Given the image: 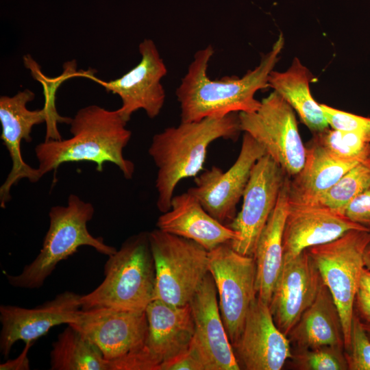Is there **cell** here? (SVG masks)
<instances>
[{
  "instance_id": "cell-28",
  "label": "cell",
  "mask_w": 370,
  "mask_h": 370,
  "mask_svg": "<svg viewBox=\"0 0 370 370\" xmlns=\"http://www.w3.org/2000/svg\"><path fill=\"white\" fill-rule=\"evenodd\" d=\"M369 186L370 162H360L343 175L317 203L343 214L347 204Z\"/></svg>"
},
{
  "instance_id": "cell-25",
  "label": "cell",
  "mask_w": 370,
  "mask_h": 370,
  "mask_svg": "<svg viewBox=\"0 0 370 370\" xmlns=\"http://www.w3.org/2000/svg\"><path fill=\"white\" fill-rule=\"evenodd\" d=\"M312 72L298 58L283 72L273 70L269 76V87L278 93L297 112L301 122L314 134L329 127L325 116L311 95Z\"/></svg>"
},
{
  "instance_id": "cell-33",
  "label": "cell",
  "mask_w": 370,
  "mask_h": 370,
  "mask_svg": "<svg viewBox=\"0 0 370 370\" xmlns=\"http://www.w3.org/2000/svg\"><path fill=\"white\" fill-rule=\"evenodd\" d=\"M343 214L352 221L370 230V186L347 204Z\"/></svg>"
},
{
  "instance_id": "cell-27",
  "label": "cell",
  "mask_w": 370,
  "mask_h": 370,
  "mask_svg": "<svg viewBox=\"0 0 370 370\" xmlns=\"http://www.w3.org/2000/svg\"><path fill=\"white\" fill-rule=\"evenodd\" d=\"M311 140L338 159L370 162V143L357 134L328 127L314 133Z\"/></svg>"
},
{
  "instance_id": "cell-20",
  "label": "cell",
  "mask_w": 370,
  "mask_h": 370,
  "mask_svg": "<svg viewBox=\"0 0 370 370\" xmlns=\"http://www.w3.org/2000/svg\"><path fill=\"white\" fill-rule=\"evenodd\" d=\"M145 314L148 330L145 352L153 370L179 356L189 347L195 334V323L189 304L174 306L153 299Z\"/></svg>"
},
{
  "instance_id": "cell-12",
  "label": "cell",
  "mask_w": 370,
  "mask_h": 370,
  "mask_svg": "<svg viewBox=\"0 0 370 370\" xmlns=\"http://www.w3.org/2000/svg\"><path fill=\"white\" fill-rule=\"evenodd\" d=\"M266 153L264 148L244 133L238 156L226 171L213 166L195 177L187 190L213 218L224 224L234 219L236 206L249 181L253 166ZM225 225V224H224Z\"/></svg>"
},
{
  "instance_id": "cell-30",
  "label": "cell",
  "mask_w": 370,
  "mask_h": 370,
  "mask_svg": "<svg viewBox=\"0 0 370 370\" xmlns=\"http://www.w3.org/2000/svg\"><path fill=\"white\" fill-rule=\"evenodd\" d=\"M348 370H370V338L354 312L349 349L345 351Z\"/></svg>"
},
{
  "instance_id": "cell-26",
  "label": "cell",
  "mask_w": 370,
  "mask_h": 370,
  "mask_svg": "<svg viewBox=\"0 0 370 370\" xmlns=\"http://www.w3.org/2000/svg\"><path fill=\"white\" fill-rule=\"evenodd\" d=\"M50 369L110 370V366L96 345L68 325L52 344Z\"/></svg>"
},
{
  "instance_id": "cell-11",
  "label": "cell",
  "mask_w": 370,
  "mask_h": 370,
  "mask_svg": "<svg viewBox=\"0 0 370 370\" xmlns=\"http://www.w3.org/2000/svg\"><path fill=\"white\" fill-rule=\"evenodd\" d=\"M286 174L268 154L252 168L243 195V204L228 226L238 234L230 243L241 254L253 256L260 235L274 210Z\"/></svg>"
},
{
  "instance_id": "cell-18",
  "label": "cell",
  "mask_w": 370,
  "mask_h": 370,
  "mask_svg": "<svg viewBox=\"0 0 370 370\" xmlns=\"http://www.w3.org/2000/svg\"><path fill=\"white\" fill-rule=\"evenodd\" d=\"M352 230H370L320 204L289 202L283 232V262Z\"/></svg>"
},
{
  "instance_id": "cell-7",
  "label": "cell",
  "mask_w": 370,
  "mask_h": 370,
  "mask_svg": "<svg viewBox=\"0 0 370 370\" xmlns=\"http://www.w3.org/2000/svg\"><path fill=\"white\" fill-rule=\"evenodd\" d=\"M369 244L370 230H352L332 241L306 249L338 308L345 351L350 344L355 299Z\"/></svg>"
},
{
  "instance_id": "cell-19",
  "label": "cell",
  "mask_w": 370,
  "mask_h": 370,
  "mask_svg": "<svg viewBox=\"0 0 370 370\" xmlns=\"http://www.w3.org/2000/svg\"><path fill=\"white\" fill-rule=\"evenodd\" d=\"M195 323L193 341L210 370H238L241 367L224 326L214 281L208 273L189 302Z\"/></svg>"
},
{
  "instance_id": "cell-21",
  "label": "cell",
  "mask_w": 370,
  "mask_h": 370,
  "mask_svg": "<svg viewBox=\"0 0 370 370\" xmlns=\"http://www.w3.org/2000/svg\"><path fill=\"white\" fill-rule=\"evenodd\" d=\"M158 229L192 240L208 251L236 241L238 233L213 218L188 191L173 197L170 209L156 222Z\"/></svg>"
},
{
  "instance_id": "cell-15",
  "label": "cell",
  "mask_w": 370,
  "mask_h": 370,
  "mask_svg": "<svg viewBox=\"0 0 370 370\" xmlns=\"http://www.w3.org/2000/svg\"><path fill=\"white\" fill-rule=\"evenodd\" d=\"M232 347L241 369L247 370H280L293 356L288 336L275 325L269 304L257 295Z\"/></svg>"
},
{
  "instance_id": "cell-14",
  "label": "cell",
  "mask_w": 370,
  "mask_h": 370,
  "mask_svg": "<svg viewBox=\"0 0 370 370\" xmlns=\"http://www.w3.org/2000/svg\"><path fill=\"white\" fill-rule=\"evenodd\" d=\"M35 98L34 92L29 89L18 91L14 96H1L0 122L2 127L1 138L12 160V168L5 182L0 187V206L4 208L11 199V188L22 179L31 182H38L42 176L38 168L27 164L21 155V142H32L31 133L34 126L51 123L47 110H30L27 105Z\"/></svg>"
},
{
  "instance_id": "cell-22",
  "label": "cell",
  "mask_w": 370,
  "mask_h": 370,
  "mask_svg": "<svg viewBox=\"0 0 370 370\" xmlns=\"http://www.w3.org/2000/svg\"><path fill=\"white\" fill-rule=\"evenodd\" d=\"M289 181L286 175L276 206L258 238L254 254L257 296L269 305L283 265V232L289 206Z\"/></svg>"
},
{
  "instance_id": "cell-5",
  "label": "cell",
  "mask_w": 370,
  "mask_h": 370,
  "mask_svg": "<svg viewBox=\"0 0 370 370\" xmlns=\"http://www.w3.org/2000/svg\"><path fill=\"white\" fill-rule=\"evenodd\" d=\"M95 213L92 204L75 194L68 197L66 206H56L49 212V227L42 249L35 259L17 275H6L9 284L16 288H40L58 264L75 253L82 246L94 248L97 252L110 256L115 247L106 245L101 237L93 236L87 223Z\"/></svg>"
},
{
  "instance_id": "cell-17",
  "label": "cell",
  "mask_w": 370,
  "mask_h": 370,
  "mask_svg": "<svg viewBox=\"0 0 370 370\" xmlns=\"http://www.w3.org/2000/svg\"><path fill=\"white\" fill-rule=\"evenodd\" d=\"M322 284L306 249L283 262L269 306L275 325L286 336L313 303Z\"/></svg>"
},
{
  "instance_id": "cell-34",
  "label": "cell",
  "mask_w": 370,
  "mask_h": 370,
  "mask_svg": "<svg viewBox=\"0 0 370 370\" xmlns=\"http://www.w3.org/2000/svg\"><path fill=\"white\" fill-rule=\"evenodd\" d=\"M33 342L25 343V346L21 353L14 359L8 360L0 365L1 370H28L29 362L27 358L28 351Z\"/></svg>"
},
{
  "instance_id": "cell-39",
  "label": "cell",
  "mask_w": 370,
  "mask_h": 370,
  "mask_svg": "<svg viewBox=\"0 0 370 370\" xmlns=\"http://www.w3.org/2000/svg\"><path fill=\"white\" fill-rule=\"evenodd\" d=\"M369 246H370V244H369Z\"/></svg>"
},
{
  "instance_id": "cell-13",
  "label": "cell",
  "mask_w": 370,
  "mask_h": 370,
  "mask_svg": "<svg viewBox=\"0 0 370 370\" xmlns=\"http://www.w3.org/2000/svg\"><path fill=\"white\" fill-rule=\"evenodd\" d=\"M141 59L138 64L121 77L106 82L92 74L88 78L99 83L107 92L117 95L121 106L117 109L128 122L138 110H144L150 119L156 118L165 101V91L161 79L166 75V66L151 39L139 45Z\"/></svg>"
},
{
  "instance_id": "cell-29",
  "label": "cell",
  "mask_w": 370,
  "mask_h": 370,
  "mask_svg": "<svg viewBox=\"0 0 370 370\" xmlns=\"http://www.w3.org/2000/svg\"><path fill=\"white\" fill-rule=\"evenodd\" d=\"M293 352L295 368L301 370H348L345 348L324 345Z\"/></svg>"
},
{
  "instance_id": "cell-1",
  "label": "cell",
  "mask_w": 370,
  "mask_h": 370,
  "mask_svg": "<svg viewBox=\"0 0 370 370\" xmlns=\"http://www.w3.org/2000/svg\"><path fill=\"white\" fill-rule=\"evenodd\" d=\"M284 47L281 32L259 64L242 77L225 76L211 79L208 76L209 62L214 54L211 45L197 51L176 90L180 106L181 122H191L206 117L224 116L232 113L256 111L261 101L257 91L269 87V76L279 61Z\"/></svg>"
},
{
  "instance_id": "cell-4",
  "label": "cell",
  "mask_w": 370,
  "mask_h": 370,
  "mask_svg": "<svg viewBox=\"0 0 370 370\" xmlns=\"http://www.w3.org/2000/svg\"><path fill=\"white\" fill-rule=\"evenodd\" d=\"M103 281L90 293L81 295L82 310L112 308L143 312L153 299L156 271L149 232L127 238L109 256Z\"/></svg>"
},
{
  "instance_id": "cell-32",
  "label": "cell",
  "mask_w": 370,
  "mask_h": 370,
  "mask_svg": "<svg viewBox=\"0 0 370 370\" xmlns=\"http://www.w3.org/2000/svg\"><path fill=\"white\" fill-rule=\"evenodd\" d=\"M159 370H210V367L193 339L187 350L161 364Z\"/></svg>"
},
{
  "instance_id": "cell-3",
  "label": "cell",
  "mask_w": 370,
  "mask_h": 370,
  "mask_svg": "<svg viewBox=\"0 0 370 370\" xmlns=\"http://www.w3.org/2000/svg\"><path fill=\"white\" fill-rule=\"evenodd\" d=\"M241 132L238 113H232L181 122L156 134L148 153L158 168L155 182L158 209L162 213L168 211L177 184L198 175L212 142L219 138L235 140Z\"/></svg>"
},
{
  "instance_id": "cell-6",
  "label": "cell",
  "mask_w": 370,
  "mask_h": 370,
  "mask_svg": "<svg viewBox=\"0 0 370 370\" xmlns=\"http://www.w3.org/2000/svg\"><path fill=\"white\" fill-rule=\"evenodd\" d=\"M69 325L97 347L110 370H144L148 330L145 311L81 309Z\"/></svg>"
},
{
  "instance_id": "cell-23",
  "label": "cell",
  "mask_w": 370,
  "mask_h": 370,
  "mask_svg": "<svg viewBox=\"0 0 370 370\" xmlns=\"http://www.w3.org/2000/svg\"><path fill=\"white\" fill-rule=\"evenodd\" d=\"M308 145L302 169L289 181L292 204H317L343 175L360 163L338 159L312 140Z\"/></svg>"
},
{
  "instance_id": "cell-8",
  "label": "cell",
  "mask_w": 370,
  "mask_h": 370,
  "mask_svg": "<svg viewBox=\"0 0 370 370\" xmlns=\"http://www.w3.org/2000/svg\"><path fill=\"white\" fill-rule=\"evenodd\" d=\"M154 261L153 299L189 304L208 271V251L196 242L157 228L149 232Z\"/></svg>"
},
{
  "instance_id": "cell-24",
  "label": "cell",
  "mask_w": 370,
  "mask_h": 370,
  "mask_svg": "<svg viewBox=\"0 0 370 370\" xmlns=\"http://www.w3.org/2000/svg\"><path fill=\"white\" fill-rule=\"evenodd\" d=\"M287 336L295 350L324 345L344 347L339 312L323 282L313 303L303 313Z\"/></svg>"
},
{
  "instance_id": "cell-37",
  "label": "cell",
  "mask_w": 370,
  "mask_h": 370,
  "mask_svg": "<svg viewBox=\"0 0 370 370\" xmlns=\"http://www.w3.org/2000/svg\"><path fill=\"white\" fill-rule=\"evenodd\" d=\"M365 267L370 270V246L367 247L364 256Z\"/></svg>"
},
{
  "instance_id": "cell-10",
  "label": "cell",
  "mask_w": 370,
  "mask_h": 370,
  "mask_svg": "<svg viewBox=\"0 0 370 370\" xmlns=\"http://www.w3.org/2000/svg\"><path fill=\"white\" fill-rule=\"evenodd\" d=\"M208 271L216 285L220 313L233 346L257 295L255 260L235 251L230 243H225L208 251Z\"/></svg>"
},
{
  "instance_id": "cell-16",
  "label": "cell",
  "mask_w": 370,
  "mask_h": 370,
  "mask_svg": "<svg viewBox=\"0 0 370 370\" xmlns=\"http://www.w3.org/2000/svg\"><path fill=\"white\" fill-rule=\"evenodd\" d=\"M81 295L64 291L32 308L0 306V352L6 358L16 342H33L60 324L73 323L82 309Z\"/></svg>"
},
{
  "instance_id": "cell-36",
  "label": "cell",
  "mask_w": 370,
  "mask_h": 370,
  "mask_svg": "<svg viewBox=\"0 0 370 370\" xmlns=\"http://www.w3.org/2000/svg\"><path fill=\"white\" fill-rule=\"evenodd\" d=\"M359 290L370 297V270L366 267L362 271Z\"/></svg>"
},
{
  "instance_id": "cell-9",
  "label": "cell",
  "mask_w": 370,
  "mask_h": 370,
  "mask_svg": "<svg viewBox=\"0 0 370 370\" xmlns=\"http://www.w3.org/2000/svg\"><path fill=\"white\" fill-rule=\"evenodd\" d=\"M241 131L258 141L290 177L302 169L306 147L299 132L295 111L275 91L261 101L253 112H239Z\"/></svg>"
},
{
  "instance_id": "cell-35",
  "label": "cell",
  "mask_w": 370,
  "mask_h": 370,
  "mask_svg": "<svg viewBox=\"0 0 370 370\" xmlns=\"http://www.w3.org/2000/svg\"><path fill=\"white\" fill-rule=\"evenodd\" d=\"M358 312L357 315L363 322L370 323V297L358 290L354 303V308Z\"/></svg>"
},
{
  "instance_id": "cell-31",
  "label": "cell",
  "mask_w": 370,
  "mask_h": 370,
  "mask_svg": "<svg viewBox=\"0 0 370 370\" xmlns=\"http://www.w3.org/2000/svg\"><path fill=\"white\" fill-rule=\"evenodd\" d=\"M327 122L331 128L355 133L370 143V118L354 114L320 103Z\"/></svg>"
},
{
  "instance_id": "cell-38",
  "label": "cell",
  "mask_w": 370,
  "mask_h": 370,
  "mask_svg": "<svg viewBox=\"0 0 370 370\" xmlns=\"http://www.w3.org/2000/svg\"><path fill=\"white\" fill-rule=\"evenodd\" d=\"M362 326H363L367 334L368 335V336L370 338V323L362 321Z\"/></svg>"
},
{
  "instance_id": "cell-2",
  "label": "cell",
  "mask_w": 370,
  "mask_h": 370,
  "mask_svg": "<svg viewBox=\"0 0 370 370\" xmlns=\"http://www.w3.org/2000/svg\"><path fill=\"white\" fill-rule=\"evenodd\" d=\"M118 110L97 105L79 109L71 119L68 139L45 140L35 147L38 169L42 176L66 162H90L101 172L106 162L115 164L127 180L132 179L134 164L123 156L132 132Z\"/></svg>"
}]
</instances>
